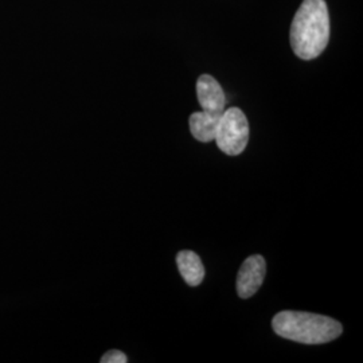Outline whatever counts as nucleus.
Returning a JSON list of instances; mask_svg holds the SVG:
<instances>
[{"mask_svg":"<svg viewBox=\"0 0 363 363\" xmlns=\"http://www.w3.org/2000/svg\"><path fill=\"white\" fill-rule=\"evenodd\" d=\"M291 48L310 61L325 52L330 40V15L325 0H303L291 25Z\"/></svg>","mask_w":363,"mask_h":363,"instance_id":"obj_1","label":"nucleus"},{"mask_svg":"<svg viewBox=\"0 0 363 363\" xmlns=\"http://www.w3.org/2000/svg\"><path fill=\"white\" fill-rule=\"evenodd\" d=\"M128 361L127 355L118 350L108 351L104 357L100 359L101 363H125Z\"/></svg>","mask_w":363,"mask_h":363,"instance_id":"obj_8","label":"nucleus"},{"mask_svg":"<svg viewBox=\"0 0 363 363\" xmlns=\"http://www.w3.org/2000/svg\"><path fill=\"white\" fill-rule=\"evenodd\" d=\"M279 337L304 345H323L340 337L343 327L328 316L310 312L281 311L272 320Z\"/></svg>","mask_w":363,"mask_h":363,"instance_id":"obj_2","label":"nucleus"},{"mask_svg":"<svg viewBox=\"0 0 363 363\" xmlns=\"http://www.w3.org/2000/svg\"><path fill=\"white\" fill-rule=\"evenodd\" d=\"M216 143L226 155L242 154L249 140V123L240 108L225 109L217 127Z\"/></svg>","mask_w":363,"mask_h":363,"instance_id":"obj_3","label":"nucleus"},{"mask_svg":"<svg viewBox=\"0 0 363 363\" xmlns=\"http://www.w3.org/2000/svg\"><path fill=\"white\" fill-rule=\"evenodd\" d=\"M267 272L265 259L259 255L247 257L237 276V294L242 298H252L259 291Z\"/></svg>","mask_w":363,"mask_h":363,"instance_id":"obj_4","label":"nucleus"},{"mask_svg":"<svg viewBox=\"0 0 363 363\" xmlns=\"http://www.w3.org/2000/svg\"><path fill=\"white\" fill-rule=\"evenodd\" d=\"M196 96L202 111L213 116H222L226 109V96L218 81L208 74H202L196 81Z\"/></svg>","mask_w":363,"mask_h":363,"instance_id":"obj_5","label":"nucleus"},{"mask_svg":"<svg viewBox=\"0 0 363 363\" xmlns=\"http://www.w3.org/2000/svg\"><path fill=\"white\" fill-rule=\"evenodd\" d=\"M177 264L183 280L191 286H198L205 277V268L201 257L191 250H182L177 256Z\"/></svg>","mask_w":363,"mask_h":363,"instance_id":"obj_6","label":"nucleus"},{"mask_svg":"<svg viewBox=\"0 0 363 363\" xmlns=\"http://www.w3.org/2000/svg\"><path fill=\"white\" fill-rule=\"evenodd\" d=\"M220 118V116H213L205 113L203 111L195 112L190 116V130L193 136L201 143L213 142L216 138Z\"/></svg>","mask_w":363,"mask_h":363,"instance_id":"obj_7","label":"nucleus"}]
</instances>
